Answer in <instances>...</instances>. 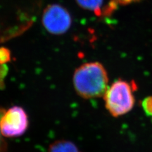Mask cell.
Listing matches in <instances>:
<instances>
[{
	"label": "cell",
	"mask_w": 152,
	"mask_h": 152,
	"mask_svg": "<svg viewBox=\"0 0 152 152\" xmlns=\"http://www.w3.org/2000/svg\"><path fill=\"white\" fill-rule=\"evenodd\" d=\"M72 80L76 93L85 99L103 96L109 86L107 71L98 61L80 65L75 69Z\"/></svg>",
	"instance_id": "1"
},
{
	"label": "cell",
	"mask_w": 152,
	"mask_h": 152,
	"mask_svg": "<svg viewBox=\"0 0 152 152\" xmlns=\"http://www.w3.org/2000/svg\"><path fill=\"white\" fill-rule=\"evenodd\" d=\"M135 86L123 79H118L108 86L103 96L105 107L113 117H117L130 112L134 107Z\"/></svg>",
	"instance_id": "2"
},
{
	"label": "cell",
	"mask_w": 152,
	"mask_h": 152,
	"mask_svg": "<svg viewBox=\"0 0 152 152\" xmlns=\"http://www.w3.org/2000/svg\"><path fill=\"white\" fill-rule=\"evenodd\" d=\"M42 23L45 29L51 34L61 35L70 28L72 18L64 7L60 4H51L42 13Z\"/></svg>",
	"instance_id": "3"
},
{
	"label": "cell",
	"mask_w": 152,
	"mask_h": 152,
	"mask_svg": "<svg viewBox=\"0 0 152 152\" xmlns=\"http://www.w3.org/2000/svg\"><path fill=\"white\" fill-rule=\"evenodd\" d=\"M28 126V116L20 107L9 108L0 120V131L3 136L7 137L22 136L27 131Z\"/></svg>",
	"instance_id": "4"
},
{
	"label": "cell",
	"mask_w": 152,
	"mask_h": 152,
	"mask_svg": "<svg viewBox=\"0 0 152 152\" xmlns=\"http://www.w3.org/2000/svg\"><path fill=\"white\" fill-rule=\"evenodd\" d=\"M48 152H80L77 147L72 142L66 140H59L52 143Z\"/></svg>",
	"instance_id": "5"
},
{
	"label": "cell",
	"mask_w": 152,
	"mask_h": 152,
	"mask_svg": "<svg viewBox=\"0 0 152 152\" xmlns=\"http://www.w3.org/2000/svg\"><path fill=\"white\" fill-rule=\"evenodd\" d=\"M76 1L86 10L93 12L97 15L102 14L103 0H76Z\"/></svg>",
	"instance_id": "6"
},
{
	"label": "cell",
	"mask_w": 152,
	"mask_h": 152,
	"mask_svg": "<svg viewBox=\"0 0 152 152\" xmlns=\"http://www.w3.org/2000/svg\"><path fill=\"white\" fill-rule=\"evenodd\" d=\"M10 51L6 48H0V65H4L10 60Z\"/></svg>",
	"instance_id": "7"
},
{
	"label": "cell",
	"mask_w": 152,
	"mask_h": 152,
	"mask_svg": "<svg viewBox=\"0 0 152 152\" xmlns=\"http://www.w3.org/2000/svg\"><path fill=\"white\" fill-rule=\"evenodd\" d=\"M142 106L148 115H152V96L145 98L142 103Z\"/></svg>",
	"instance_id": "8"
},
{
	"label": "cell",
	"mask_w": 152,
	"mask_h": 152,
	"mask_svg": "<svg viewBox=\"0 0 152 152\" xmlns=\"http://www.w3.org/2000/svg\"><path fill=\"white\" fill-rule=\"evenodd\" d=\"M5 111L6 110H4L3 108H0V120H1V118L4 114V113L5 112ZM1 136H2V134L1 133V131H0V152H4V151H5L7 146H6L5 142L4 141Z\"/></svg>",
	"instance_id": "9"
},
{
	"label": "cell",
	"mask_w": 152,
	"mask_h": 152,
	"mask_svg": "<svg viewBox=\"0 0 152 152\" xmlns=\"http://www.w3.org/2000/svg\"><path fill=\"white\" fill-rule=\"evenodd\" d=\"M140 0H111V2L115 5H127L133 3H136L139 1Z\"/></svg>",
	"instance_id": "10"
},
{
	"label": "cell",
	"mask_w": 152,
	"mask_h": 152,
	"mask_svg": "<svg viewBox=\"0 0 152 152\" xmlns=\"http://www.w3.org/2000/svg\"><path fill=\"white\" fill-rule=\"evenodd\" d=\"M7 72V69L4 65H0V86L3 83V79Z\"/></svg>",
	"instance_id": "11"
}]
</instances>
